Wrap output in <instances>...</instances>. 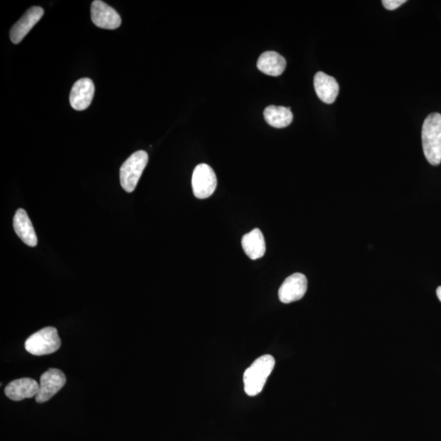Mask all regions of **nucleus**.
<instances>
[{"label": "nucleus", "mask_w": 441, "mask_h": 441, "mask_svg": "<svg viewBox=\"0 0 441 441\" xmlns=\"http://www.w3.org/2000/svg\"><path fill=\"white\" fill-rule=\"evenodd\" d=\"M264 118L270 126L282 128L291 125L293 116L289 107L269 105L264 110Z\"/></svg>", "instance_id": "nucleus-16"}, {"label": "nucleus", "mask_w": 441, "mask_h": 441, "mask_svg": "<svg viewBox=\"0 0 441 441\" xmlns=\"http://www.w3.org/2000/svg\"><path fill=\"white\" fill-rule=\"evenodd\" d=\"M191 183L196 198L204 200L214 194L218 181L214 169L208 164H200L193 172Z\"/></svg>", "instance_id": "nucleus-5"}, {"label": "nucleus", "mask_w": 441, "mask_h": 441, "mask_svg": "<svg viewBox=\"0 0 441 441\" xmlns=\"http://www.w3.org/2000/svg\"><path fill=\"white\" fill-rule=\"evenodd\" d=\"M91 17L94 25L107 30L117 29L121 25V17L114 9L100 0L92 3Z\"/></svg>", "instance_id": "nucleus-7"}, {"label": "nucleus", "mask_w": 441, "mask_h": 441, "mask_svg": "<svg viewBox=\"0 0 441 441\" xmlns=\"http://www.w3.org/2000/svg\"><path fill=\"white\" fill-rule=\"evenodd\" d=\"M40 384L30 378H23L12 381L4 392L12 401H20L24 399L33 398L38 394Z\"/></svg>", "instance_id": "nucleus-11"}, {"label": "nucleus", "mask_w": 441, "mask_h": 441, "mask_svg": "<svg viewBox=\"0 0 441 441\" xmlns=\"http://www.w3.org/2000/svg\"><path fill=\"white\" fill-rule=\"evenodd\" d=\"M13 228L15 231L26 245L35 247L38 243L36 233L28 214L26 210L19 209L17 211L15 218H13Z\"/></svg>", "instance_id": "nucleus-13"}, {"label": "nucleus", "mask_w": 441, "mask_h": 441, "mask_svg": "<svg viewBox=\"0 0 441 441\" xmlns=\"http://www.w3.org/2000/svg\"><path fill=\"white\" fill-rule=\"evenodd\" d=\"M315 90L318 98L326 104H332L339 93V85L334 77L320 71L314 77Z\"/></svg>", "instance_id": "nucleus-12"}, {"label": "nucleus", "mask_w": 441, "mask_h": 441, "mask_svg": "<svg viewBox=\"0 0 441 441\" xmlns=\"http://www.w3.org/2000/svg\"><path fill=\"white\" fill-rule=\"evenodd\" d=\"M382 3L384 8H387L388 10H395V9L402 6L403 3H406V0H383Z\"/></svg>", "instance_id": "nucleus-17"}, {"label": "nucleus", "mask_w": 441, "mask_h": 441, "mask_svg": "<svg viewBox=\"0 0 441 441\" xmlns=\"http://www.w3.org/2000/svg\"><path fill=\"white\" fill-rule=\"evenodd\" d=\"M95 87L89 78H83L74 84L70 95L73 109L84 110L88 108L94 99Z\"/></svg>", "instance_id": "nucleus-10"}, {"label": "nucleus", "mask_w": 441, "mask_h": 441, "mask_svg": "<svg viewBox=\"0 0 441 441\" xmlns=\"http://www.w3.org/2000/svg\"><path fill=\"white\" fill-rule=\"evenodd\" d=\"M307 291V279L304 275L295 273L284 280L279 289L280 302L288 304L302 300Z\"/></svg>", "instance_id": "nucleus-8"}, {"label": "nucleus", "mask_w": 441, "mask_h": 441, "mask_svg": "<svg viewBox=\"0 0 441 441\" xmlns=\"http://www.w3.org/2000/svg\"><path fill=\"white\" fill-rule=\"evenodd\" d=\"M257 67L266 75L279 76L286 70V60L277 52L268 51L261 55Z\"/></svg>", "instance_id": "nucleus-14"}, {"label": "nucleus", "mask_w": 441, "mask_h": 441, "mask_svg": "<svg viewBox=\"0 0 441 441\" xmlns=\"http://www.w3.org/2000/svg\"><path fill=\"white\" fill-rule=\"evenodd\" d=\"M67 379L63 372L58 369H49L40 377V388L35 401L44 403L49 401L64 386Z\"/></svg>", "instance_id": "nucleus-6"}, {"label": "nucleus", "mask_w": 441, "mask_h": 441, "mask_svg": "<svg viewBox=\"0 0 441 441\" xmlns=\"http://www.w3.org/2000/svg\"><path fill=\"white\" fill-rule=\"evenodd\" d=\"M275 361L270 355L257 358L243 374V384L248 396L255 397L263 390L274 369Z\"/></svg>", "instance_id": "nucleus-2"}, {"label": "nucleus", "mask_w": 441, "mask_h": 441, "mask_svg": "<svg viewBox=\"0 0 441 441\" xmlns=\"http://www.w3.org/2000/svg\"><path fill=\"white\" fill-rule=\"evenodd\" d=\"M422 149L425 157L431 164L441 162V114L433 113L424 121L422 130Z\"/></svg>", "instance_id": "nucleus-1"}, {"label": "nucleus", "mask_w": 441, "mask_h": 441, "mask_svg": "<svg viewBox=\"0 0 441 441\" xmlns=\"http://www.w3.org/2000/svg\"><path fill=\"white\" fill-rule=\"evenodd\" d=\"M147 163L148 155L144 150L137 151L126 159L119 171V178L123 190L131 193L136 189Z\"/></svg>", "instance_id": "nucleus-3"}, {"label": "nucleus", "mask_w": 441, "mask_h": 441, "mask_svg": "<svg viewBox=\"0 0 441 441\" xmlns=\"http://www.w3.org/2000/svg\"><path fill=\"white\" fill-rule=\"evenodd\" d=\"M44 11L42 8L38 6L31 7L21 17V19L12 27L10 39L12 42L18 44L25 38L32 28L42 18Z\"/></svg>", "instance_id": "nucleus-9"}, {"label": "nucleus", "mask_w": 441, "mask_h": 441, "mask_svg": "<svg viewBox=\"0 0 441 441\" xmlns=\"http://www.w3.org/2000/svg\"><path fill=\"white\" fill-rule=\"evenodd\" d=\"M61 343L57 329L46 327L27 338L25 347L32 355L40 356L56 352Z\"/></svg>", "instance_id": "nucleus-4"}, {"label": "nucleus", "mask_w": 441, "mask_h": 441, "mask_svg": "<svg viewBox=\"0 0 441 441\" xmlns=\"http://www.w3.org/2000/svg\"><path fill=\"white\" fill-rule=\"evenodd\" d=\"M436 295H438L439 300L441 302V286L438 288L436 291Z\"/></svg>", "instance_id": "nucleus-18"}, {"label": "nucleus", "mask_w": 441, "mask_h": 441, "mask_svg": "<svg viewBox=\"0 0 441 441\" xmlns=\"http://www.w3.org/2000/svg\"><path fill=\"white\" fill-rule=\"evenodd\" d=\"M242 247L245 254L252 260L263 257L266 252V242L261 230L256 228L242 238Z\"/></svg>", "instance_id": "nucleus-15"}]
</instances>
